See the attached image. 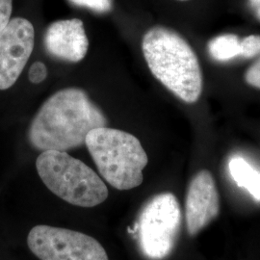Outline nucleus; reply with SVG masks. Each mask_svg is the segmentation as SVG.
Returning a JSON list of instances; mask_svg holds the SVG:
<instances>
[{
	"label": "nucleus",
	"mask_w": 260,
	"mask_h": 260,
	"mask_svg": "<svg viewBox=\"0 0 260 260\" xmlns=\"http://www.w3.org/2000/svg\"><path fill=\"white\" fill-rule=\"evenodd\" d=\"M74 5L92 10L95 13H108L113 8V0H69Z\"/></svg>",
	"instance_id": "obj_13"
},
{
	"label": "nucleus",
	"mask_w": 260,
	"mask_h": 260,
	"mask_svg": "<svg viewBox=\"0 0 260 260\" xmlns=\"http://www.w3.org/2000/svg\"><path fill=\"white\" fill-rule=\"evenodd\" d=\"M13 10V0H0V33L8 25Z\"/></svg>",
	"instance_id": "obj_16"
},
{
	"label": "nucleus",
	"mask_w": 260,
	"mask_h": 260,
	"mask_svg": "<svg viewBox=\"0 0 260 260\" xmlns=\"http://www.w3.org/2000/svg\"><path fill=\"white\" fill-rule=\"evenodd\" d=\"M229 170L236 185L245 188L254 200L260 202V173L242 157H233Z\"/></svg>",
	"instance_id": "obj_10"
},
{
	"label": "nucleus",
	"mask_w": 260,
	"mask_h": 260,
	"mask_svg": "<svg viewBox=\"0 0 260 260\" xmlns=\"http://www.w3.org/2000/svg\"><path fill=\"white\" fill-rule=\"evenodd\" d=\"M180 223L181 211L176 196L161 193L149 200L133 231L138 233L144 255L152 260L167 257L175 247Z\"/></svg>",
	"instance_id": "obj_5"
},
{
	"label": "nucleus",
	"mask_w": 260,
	"mask_h": 260,
	"mask_svg": "<svg viewBox=\"0 0 260 260\" xmlns=\"http://www.w3.org/2000/svg\"><path fill=\"white\" fill-rule=\"evenodd\" d=\"M249 5L251 7L252 14L255 18L260 20V0H249Z\"/></svg>",
	"instance_id": "obj_17"
},
{
	"label": "nucleus",
	"mask_w": 260,
	"mask_h": 260,
	"mask_svg": "<svg viewBox=\"0 0 260 260\" xmlns=\"http://www.w3.org/2000/svg\"><path fill=\"white\" fill-rule=\"evenodd\" d=\"M142 49L151 74L186 103L203 92V74L194 49L176 31L155 26L144 35Z\"/></svg>",
	"instance_id": "obj_2"
},
{
	"label": "nucleus",
	"mask_w": 260,
	"mask_h": 260,
	"mask_svg": "<svg viewBox=\"0 0 260 260\" xmlns=\"http://www.w3.org/2000/svg\"><path fill=\"white\" fill-rule=\"evenodd\" d=\"M220 212V197L211 173L200 171L188 186L185 201L187 233L195 236Z\"/></svg>",
	"instance_id": "obj_8"
},
{
	"label": "nucleus",
	"mask_w": 260,
	"mask_h": 260,
	"mask_svg": "<svg viewBox=\"0 0 260 260\" xmlns=\"http://www.w3.org/2000/svg\"><path fill=\"white\" fill-rule=\"evenodd\" d=\"M245 81L251 87L260 89V56L246 71Z\"/></svg>",
	"instance_id": "obj_15"
},
{
	"label": "nucleus",
	"mask_w": 260,
	"mask_h": 260,
	"mask_svg": "<svg viewBox=\"0 0 260 260\" xmlns=\"http://www.w3.org/2000/svg\"><path fill=\"white\" fill-rule=\"evenodd\" d=\"M180 1H185V0H180Z\"/></svg>",
	"instance_id": "obj_18"
},
{
	"label": "nucleus",
	"mask_w": 260,
	"mask_h": 260,
	"mask_svg": "<svg viewBox=\"0 0 260 260\" xmlns=\"http://www.w3.org/2000/svg\"><path fill=\"white\" fill-rule=\"evenodd\" d=\"M36 168L45 185L71 205L93 207L108 198V188L100 176L66 151H43L37 158Z\"/></svg>",
	"instance_id": "obj_4"
},
{
	"label": "nucleus",
	"mask_w": 260,
	"mask_h": 260,
	"mask_svg": "<svg viewBox=\"0 0 260 260\" xmlns=\"http://www.w3.org/2000/svg\"><path fill=\"white\" fill-rule=\"evenodd\" d=\"M207 49L214 60L229 61L241 57V40L234 34H223L212 39L207 45Z\"/></svg>",
	"instance_id": "obj_11"
},
{
	"label": "nucleus",
	"mask_w": 260,
	"mask_h": 260,
	"mask_svg": "<svg viewBox=\"0 0 260 260\" xmlns=\"http://www.w3.org/2000/svg\"><path fill=\"white\" fill-rule=\"evenodd\" d=\"M85 145L102 177L114 188L123 191L142 184L149 158L134 135L103 126L91 130Z\"/></svg>",
	"instance_id": "obj_3"
},
{
	"label": "nucleus",
	"mask_w": 260,
	"mask_h": 260,
	"mask_svg": "<svg viewBox=\"0 0 260 260\" xmlns=\"http://www.w3.org/2000/svg\"><path fill=\"white\" fill-rule=\"evenodd\" d=\"M107 124L105 115L83 90L68 88L43 103L30 124L28 138L40 150L66 151L85 145L91 130Z\"/></svg>",
	"instance_id": "obj_1"
},
{
	"label": "nucleus",
	"mask_w": 260,
	"mask_h": 260,
	"mask_svg": "<svg viewBox=\"0 0 260 260\" xmlns=\"http://www.w3.org/2000/svg\"><path fill=\"white\" fill-rule=\"evenodd\" d=\"M44 42L50 55L74 63L83 60L89 47L83 22L78 19L52 22L47 27Z\"/></svg>",
	"instance_id": "obj_9"
},
{
	"label": "nucleus",
	"mask_w": 260,
	"mask_h": 260,
	"mask_svg": "<svg viewBox=\"0 0 260 260\" xmlns=\"http://www.w3.org/2000/svg\"><path fill=\"white\" fill-rule=\"evenodd\" d=\"M27 245L41 260H109L100 242L68 229L36 225L28 234Z\"/></svg>",
	"instance_id": "obj_6"
},
{
	"label": "nucleus",
	"mask_w": 260,
	"mask_h": 260,
	"mask_svg": "<svg viewBox=\"0 0 260 260\" xmlns=\"http://www.w3.org/2000/svg\"><path fill=\"white\" fill-rule=\"evenodd\" d=\"M260 55L259 35H250L241 40V57L251 59Z\"/></svg>",
	"instance_id": "obj_12"
},
{
	"label": "nucleus",
	"mask_w": 260,
	"mask_h": 260,
	"mask_svg": "<svg viewBox=\"0 0 260 260\" xmlns=\"http://www.w3.org/2000/svg\"><path fill=\"white\" fill-rule=\"evenodd\" d=\"M35 30L23 18L10 20L0 33V90H7L17 82L32 54Z\"/></svg>",
	"instance_id": "obj_7"
},
{
	"label": "nucleus",
	"mask_w": 260,
	"mask_h": 260,
	"mask_svg": "<svg viewBox=\"0 0 260 260\" xmlns=\"http://www.w3.org/2000/svg\"><path fill=\"white\" fill-rule=\"evenodd\" d=\"M47 76V69L46 65L42 62H35L30 67L28 72V78L30 82L39 84L43 82Z\"/></svg>",
	"instance_id": "obj_14"
}]
</instances>
